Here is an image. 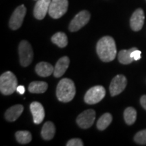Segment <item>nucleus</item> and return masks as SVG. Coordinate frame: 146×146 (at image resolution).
Masks as SVG:
<instances>
[{
    "mask_svg": "<svg viewBox=\"0 0 146 146\" xmlns=\"http://www.w3.org/2000/svg\"><path fill=\"white\" fill-rule=\"evenodd\" d=\"M145 20L144 12L141 8H138L133 12L130 20L131 29L134 31H139L142 29Z\"/></svg>",
    "mask_w": 146,
    "mask_h": 146,
    "instance_id": "nucleus-12",
    "label": "nucleus"
},
{
    "mask_svg": "<svg viewBox=\"0 0 146 146\" xmlns=\"http://www.w3.org/2000/svg\"><path fill=\"white\" fill-rule=\"evenodd\" d=\"M75 94V85L70 78H62L58 83L56 89V96L59 101L64 103L70 102L74 98Z\"/></svg>",
    "mask_w": 146,
    "mask_h": 146,
    "instance_id": "nucleus-2",
    "label": "nucleus"
},
{
    "mask_svg": "<svg viewBox=\"0 0 146 146\" xmlns=\"http://www.w3.org/2000/svg\"><path fill=\"white\" fill-rule=\"evenodd\" d=\"M26 13L27 8L25 5H21L16 8L13 14L11 16L10 22H9V26L11 29L15 31L21 27Z\"/></svg>",
    "mask_w": 146,
    "mask_h": 146,
    "instance_id": "nucleus-8",
    "label": "nucleus"
},
{
    "mask_svg": "<svg viewBox=\"0 0 146 146\" xmlns=\"http://www.w3.org/2000/svg\"><path fill=\"white\" fill-rule=\"evenodd\" d=\"M52 0H37L33 10V15L37 20H43L45 17Z\"/></svg>",
    "mask_w": 146,
    "mask_h": 146,
    "instance_id": "nucleus-11",
    "label": "nucleus"
},
{
    "mask_svg": "<svg viewBox=\"0 0 146 146\" xmlns=\"http://www.w3.org/2000/svg\"><path fill=\"white\" fill-rule=\"evenodd\" d=\"M20 62L24 67L28 66L31 64L33 59V51L30 43L26 40H23L18 46Z\"/></svg>",
    "mask_w": 146,
    "mask_h": 146,
    "instance_id": "nucleus-4",
    "label": "nucleus"
},
{
    "mask_svg": "<svg viewBox=\"0 0 146 146\" xmlns=\"http://www.w3.org/2000/svg\"><path fill=\"white\" fill-rule=\"evenodd\" d=\"M136 47H133V48H131L130 50H121L120 52L118 53V60L121 64H131L133 62L134 59L131 57V53H132L133 51H134Z\"/></svg>",
    "mask_w": 146,
    "mask_h": 146,
    "instance_id": "nucleus-19",
    "label": "nucleus"
},
{
    "mask_svg": "<svg viewBox=\"0 0 146 146\" xmlns=\"http://www.w3.org/2000/svg\"><path fill=\"white\" fill-rule=\"evenodd\" d=\"M112 120V116L110 113H105L99 118L97 123V127L100 131H103L110 125Z\"/></svg>",
    "mask_w": 146,
    "mask_h": 146,
    "instance_id": "nucleus-21",
    "label": "nucleus"
},
{
    "mask_svg": "<svg viewBox=\"0 0 146 146\" xmlns=\"http://www.w3.org/2000/svg\"><path fill=\"white\" fill-rule=\"evenodd\" d=\"M140 102H141V104L143 108L146 110V95L141 97V100H140Z\"/></svg>",
    "mask_w": 146,
    "mask_h": 146,
    "instance_id": "nucleus-28",
    "label": "nucleus"
},
{
    "mask_svg": "<svg viewBox=\"0 0 146 146\" xmlns=\"http://www.w3.org/2000/svg\"><path fill=\"white\" fill-rule=\"evenodd\" d=\"M84 145L81 139L78 138H74L69 140L66 143L67 146H83Z\"/></svg>",
    "mask_w": 146,
    "mask_h": 146,
    "instance_id": "nucleus-25",
    "label": "nucleus"
},
{
    "mask_svg": "<svg viewBox=\"0 0 146 146\" xmlns=\"http://www.w3.org/2000/svg\"><path fill=\"white\" fill-rule=\"evenodd\" d=\"M124 118L126 123L131 125L135 123L137 118V112L135 109L132 107H129L124 112Z\"/></svg>",
    "mask_w": 146,
    "mask_h": 146,
    "instance_id": "nucleus-22",
    "label": "nucleus"
},
{
    "mask_svg": "<svg viewBox=\"0 0 146 146\" xmlns=\"http://www.w3.org/2000/svg\"><path fill=\"white\" fill-rule=\"evenodd\" d=\"M90 13L87 10L78 12L71 21L69 25V30L71 32H76L83 28L89 23L90 20Z\"/></svg>",
    "mask_w": 146,
    "mask_h": 146,
    "instance_id": "nucleus-7",
    "label": "nucleus"
},
{
    "mask_svg": "<svg viewBox=\"0 0 146 146\" xmlns=\"http://www.w3.org/2000/svg\"><path fill=\"white\" fill-rule=\"evenodd\" d=\"M68 7V0H52L48 14L54 19H58L66 13Z\"/></svg>",
    "mask_w": 146,
    "mask_h": 146,
    "instance_id": "nucleus-5",
    "label": "nucleus"
},
{
    "mask_svg": "<svg viewBox=\"0 0 146 146\" xmlns=\"http://www.w3.org/2000/svg\"><path fill=\"white\" fill-rule=\"evenodd\" d=\"M48 85L43 81H34L29 85V91L32 94H43L47 91Z\"/></svg>",
    "mask_w": 146,
    "mask_h": 146,
    "instance_id": "nucleus-18",
    "label": "nucleus"
},
{
    "mask_svg": "<svg viewBox=\"0 0 146 146\" xmlns=\"http://www.w3.org/2000/svg\"><path fill=\"white\" fill-rule=\"evenodd\" d=\"M16 138L18 142L22 144L30 143L32 140V135L28 131H19L16 133Z\"/></svg>",
    "mask_w": 146,
    "mask_h": 146,
    "instance_id": "nucleus-23",
    "label": "nucleus"
},
{
    "mask_svg": "<svg viewBox=\"0 0 146 146\" xmlns=\"http://www.w3.org/2000/svg\"><path fill=\"white\" fill-rule=\"evenodd\" d=\"M96 119V112L92 109L83 111L78 116L76 123L82 129H88L94 124Z\"/></svg>",
    "mask_w": 146,
    "mask_h": 146,
    "instance_id": "nucleus-9",
    "label": "nucleus"
},
{
    "mask_svg": "<svg viewBox=\"0 0 146 146\" xmlns=\"http://www.w3.org/2000/svg\"><path fill=\"white\" fill-rule=\"evenodd\" d=\"M23 106L21 104H17L10 107L5 113V119L10 122L15 121L23 113Z\"/></svg>",
    "mask_w": 146,
    "mask_h": 146,
    "instance_id": "nucleus-15",
    "label": "nucleus"
},
{
    "mask_svg": "<svg viewBox=\"0 0 146 146\" xmlns=\"http://www.w3.org/2000/svg\"><path fill=\"white\" fill-rule=\"evenodd\" d=\"M35 71L36 74L42 77H47L54 74V67L50 63L41 62L38 63L35 66Z\"/></svg>",
    "mask_w": 146,
    "mask_h": 146,
    "instance_id": "nucleus-16",
    "label": "nucleus"
},
{
    "mask_svg": "<svg viewBox=\"0 0 146 146\" xmlns=\"http://www.w3.org/2000/svg\"><path fill=\"white\" fill-rule=\"evenodd\" d=\"M16 91H17V92L19 93L20 94L23 95L25 93V87L23 86V85H19V86L17 87Z\"/></svg>",
    "mask_w": 146,
    "mask_h": 146,
    "instance_id": "nucleus-27",
    "label": "nucleus"
},
{
    "mask_svg": "<svg viewBox=\"0 0 146 146\" xmlns=\"http://www.w3.org/2000/svg\"><path fill=\"white\" fill-rule=\"evenodd\" d=\"M69 64H70V59L67 56H64L60 58L54 67V75L55 77H61L68 69Z\"/></svg>",
    "mask_w": 146,
    "mask_h": 146,
    "instance_id": "nucleus-14",
    "label": "nucleus"
},
{
    "mask_svg": "<svg viewBox=\"0 0 146 146\" xmlns=\"http://www.w3.org/2000/svg\"><path fill=\"white\" fill-rule=\"evenodd\" d=\"M52 41L62 48L68 45V38L66 35L62 32H58L54 34L52 37Z\"/></svg>",
    "mask_w": 146,
    "mask_h": 146,
    "instance_id": "nucleus-20",
    "label": "nucleus"
},
{
    "mask_svg": "<svg viewBox=\"0 0 146 146\" xmlns=\"http://www.w3.org/2000/svg\"><path fill=\"white\" fill-rule=\"evenodd\" d=\"M30 109L33 117L34 123L39 125L41 123L45 118V110L43 106L38 102H33L31 104Z\"/></svg>",
    "mask_w": 146,
    "mask_h": 146,
    "instance_id": "nucleus-13",
    "label": "nucleus"
},
{
    "mask_svg": "<svg viewBox=\"0 0 146 146\" xmlns=\"http://www.w3.org/2000/svg\"><path fill=\"white\" fill-rule=\"evenodd\" d=\"M134 140L139 145H146V129L137 133L134 137Z\"/></svg>",
    "mask_w": 146,
    "mask_h": 146,
    "instance_id": "nucleus-24",
    "label": "nucleus"
},
{
    "mask_svg": "<svg viewBox=\"0 0 146 146\" xmlns=\"http://www.w3.org/2000/svg\"><path fill=\"white\" fill-rule=\"evenodd\" d=\"M96 50L100 60L104 62L114 60L117 52L114 40L110 36H104L98 41Z\"/></svg>",
    "mask_w": 146,
    "mask_h": 146,
    "instance_id": "nucleus-1",
    "label": "nucleus"
},
{
    "mask_svg": "<svg viewBox=\"0 0 146 146\" xmlns=\"http://www.w3.org/2000/svg\"><path fill=\"white\" fill-rule=\"evenodd\" d=\"M17 87V78L12 72L7 71L0 76V91L1 94L5 96L12 94Z\"/></svg>",
    "mask_w": 146,
    "mask_h": 146,
    "instance_id": "nucleus-3",
    "label": "nucleus"
},
{
    "mask_svg": "<svg viewBox=\"0 0 146 146\" xmlns=\"http://www.w3.org/2000/svg\"><path fill=\"white\" fill-rule=\"evenodd\" d=\"M56 128L52 122L47 121L43 125L41 130V136L45 140H51L54 138Z\"/></svg>",
    "mask_w": 146,
    "mask_h": 146,
    "instance_id": "nucleus-17",
    "label": "nucleus"
},
{
    "mask_svg": "<svg viewBox=\"0 0 146 146\" xmlns=\"http://www.w3.org/2000/svg\"><path fill=\"white\" fill-rule=\"evenodd\" d=\"M141 51L138 50L137 49H135V50L131 53V57L134 59L135 61H137V60L141 59Z\"/></svg>",
    "mask_w": 146,
    "mask_h": 146,
    "instance_id": "nucleus-26",
    "label": "nucleus"
},
{
    "mask_svg": "<svg viewBox=\"0 0 146 146\" xmlns=\"http://www.w3.org/2000/svg\"><path fill=\"white\" fill-rule=\"evenodd\" d=\"M106 96V89L104 87L98 85L91 87L87 91L84 100L88 104H96L100 102Z\"/></svg>",
    "mask_w": 146,
    "mask_h": 146,
    "instance_id": "nucleus-6",
    "label": "nucleus"
},
{
    "mask_svg": "<svg viewBox=\"0 0 146 146\" xmlns=\"http://www.w3.org/2000/svg\"><path fill=\"white\" fill-rule=\"evenodd\" d=\"M127 84V80L123 74H118L113 78L110 85V92L112 96H117L124 91Z\"/></svg>",
    "mask_w": 146,
    "mask_h": 146,
    "instance_id": "nucleus-10",
    "label": "nucleus"
}]
</instances>
